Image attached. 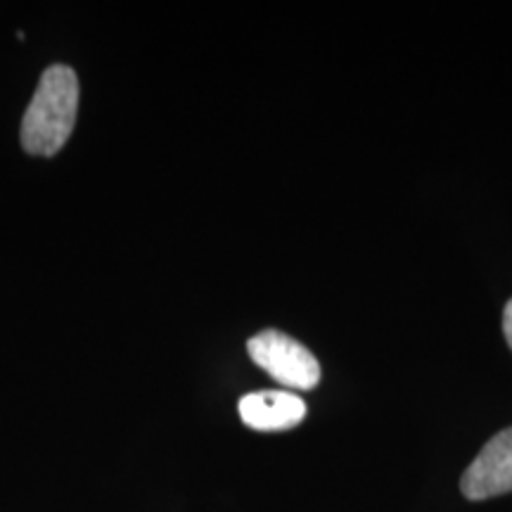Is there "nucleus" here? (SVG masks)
I'll use <instances>...</instances> for the list:
<instances>
[{
  "label": "nucleus",
  "instance_id": "1",
  "mask_svg": "<svg viewBox=\"0 0 512 512\" xmlns=\"http://www.w3.org/2000/svg\"><path fill=\"white\" fill-rule=\"evenodd\" d=\"M79 114V76L67 64L43 72L22 119V147L36 157H53L72 136Z\"/></svg>",
  "mask_w": 512,
  "mask_h": 512
},
{
  "label": "nucleus",
  "instance_id": "2",
  "mask_svg": "<svg viewBox=\"0 0 512 512\" xmlns=\"http://www.w3.org/2000/svg\"><path fill=\"white\" fill-rule=\"evenodd\" d=\"M249 358L275 382L290 389H313L320 382L316 356L304 344L278 330H261L247 342Z\"/></svg>",
  "mask_w": 512,
  "mask_h": 512
},
{
  "label": "nucleus",
  "instance_id": "3",
  "mask_svg": "<svg viewBox=\"0 0 512 512\" xmlns=\"http://www.w3.org/2000/svg\"><path fill=\"white\" fill-rule=\"evenodd\" d=\"M467 501H486L512 491V427L498 432L460 479Z\"/></svg>",
  "mask_w": 512,
  "mask_h": 512
},
{
  "label": "nucleus",
  "instance_id": "4",
  "mask_svg": "<svg viewBox=\"0 0 512 512\" xmlns=\"http://www.w3.org/2000/svg\"><path fill=\"white\" fill-rule=\"evenodd\" d=\"M240 418L256 432H283L306 418V403L292 392H252L240 399Z\"/></svg>",
  "mask_w": 512,
  "mask_h": 512
},
{
  "label": "nucleus",
  "instance_id": "5",
  "mask_svg": "<svg viewBox=\"0 0 512 512\" xmlns=\"http://www.w3.org/2000/svg\"><path fill=\"white\" fill-rule=\"evenodd\" d=\"M503 335H505V342H508V347L512 349V299L505 304V311H503Z\"/></svg>",
  "mask_w": 512,
  "mask_h": 512
}]
</instances>
